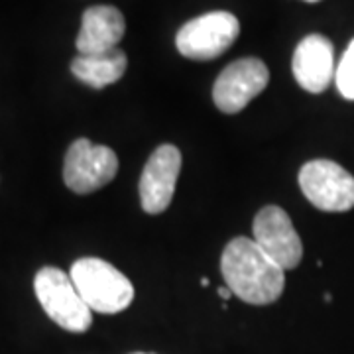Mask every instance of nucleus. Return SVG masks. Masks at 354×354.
I'll list each match as a JSON object with an SVG mask.
<instances>
[{
    "label": "nucleus",
    "mask_w": 354,
    "mask_h": 354,
    "mask_svg": "<svg viewBox=\"0 0 354 354\" xmlns=\"http://www.w3.org/2000/svg\"><path fill=\"white\" fill-rule=\"evenodd\" d=\"M127 22L124 16L114 6H91L83 14L81 32L77 36L79 55H95L116 48L124 38Z\"/></svg>",
    "instance_id": "obj_11"
},
{
    "label": "nucleus",
    "mask_w": 354,
    "mask_h": 354,
    "mask_svg": "<svg viewBox=\"0 0 354 354\" xmlns=\"http://www.w3.org/2000/svg\"><path fill=\"white\" fill-rule=\"evenodd\" d=\"M118 171L116 153L101 146L93 144L87 138L75 140L65 156L64 181L69 189L77 195H88L111 183Z\"/></svg>",
    "instance_id": "obj_6"
},
{
    "label": "nucleus",
    "mask_w": 354,
    "mask_h": 354,
    "mask_svg": "<svg viewBox=\"0 0 354 354\" xmlns=\"http://www.w3.org/2000/svg\"><path fill=\"white\" fill-rule=\"evenodd\" d=\"M337 88L346 101H354V39L348 44L335 73Z\"/></svg>",
    "instance_id": "obj_13"
},
{
    "label": "nucleus",
    "mask_w": 354,
    "mask_h": 354,
    "mask_svg": "<svg viewBox=\"0 0 354 354\" xmlns=\"http://www.w3.org/2000/svg\"><path fill=\"white\" fill-rule=\"evenodd\" d=\"M299 187L313 207L344 213L354 207V177L330 160H311L299 169Z\"/></svg>",
    "instance_id": "obj_5"
},
{
    "label": "nucleus",
    "mask_w": 354,
    "mask_h": 354,
    "mask_svg": "<svg viewBox=\"0 0 354 354\" xmlns=\"http://www.w3.org/2000/svg\"><path fill=\"white\" fill-rule=\"evenodd\" d=\"M216 293H218V295L223 297V301H225V304H227L228 299H230V297L234 295V293L230 291V288H228V286H223V288H218V290H216Z\"/></svg>",
    "instance_id": "obj_14"
},
{
    "label": "nucleus",
    "mask_w": 354,
    "mask_h": 354,
    "mask_svg": "<svg viewBox=\"0 0 354 354\" xmlns=\"http://www.w3.org/2000/svg\"><path fill=\"white\" fill-rule=\"evenodd\" d=\"M127 67V53L114 48L95 55H77L71 62V73L88 87L104 88L124 75Z\"/></svg>",
    "instance_id": "obj_12"
},
{
    "label": "nucleus",
    "mask_w": 354,
    "mask_h": 354,
    "mask_svg": "<svg viewBox=\"0 0 354 354\" xmlns=\"http://www.w3.org/2000/svg\"><path fill=\"white\" fill-rule=\"evenodd\" d=\"M209 283H211V281H209V278H201L203 288H209Z\"/></svg>",
    "instance_id": "obj_15"
},
{
    "label": "nucleus",
    "mask_w": 354,
    "mask_h": 354,
    "mask_svg": "<svg viewBox=\"0 0 354 354\" xmlns=\"http://www.w3.org/2000/svg\"><path fill=\"white\" fill-rule=\"evenodd\" d=\"M39 305L53 323L69 333H85L93 325V311L83 301L75 283L64 270L46 266L34 278Z\"/></svg>",
    "instance_id": "obj_3"
},
{
    "label": "nucleus",
    "mask_w": 354,
    "mask_h": 354,
    "mask_svg": "<svg viewBox=\"0 0 354 354\" xmlns=\"http://www.w3.org/2000/svg\"><path fill=\"white\" fill-rule=\"evenodd\" d=\"M254 242L264 250L276 264L286 270H295L304 258V242L291 223L290 215L278 207H264L252 223Z\"/></svg>",
    "instance_id": "obj_7"
},
{
    "label": "nucleus",
    "mask_w": 354,
    "mask_h": 354,
    "mask_svg": "<svg viewBox=\"0 0 354 354\" xmlns=\"http://www.w3.org/2000/svg\"><path fill=\"white\" fill-rule=\"evenodd\" d=\"M69 276L91 311L113 315L124 311L134 299V286L130 279L101 258L77 260Z\"/></svg>",
    "instance_id": "obj_2"
},
{
    "label": "nucleus",
    "mask_w": 354,
    "mask_h": 354,
    "mask_svg": "<svg viewBox=\"0 0 354 354\" xmlns=\"http://www.w3.org/2000/svg\"><path fill=\"white\" fill-rule=\"evenodd\" d=\"M291 71L307 93H323L337 73L333 44L321 34H309L295 48Z\"/></svg>",
    "instance_id": "obj_10"
},
{
    "label": "nucleus",
    "mask_w": 354,
    "mask_h": 354,
    "mask_svg": "<svg viewBox=\"0 0 354 354\" xmlns=\"http://www.w3.org/2000/svg\"><path fill=\"white\" fill-rule=\"evenodd\" d=\"M241 34V22L234 14H203L189 20L177 32L176 46L181 55L195 62H209L223 55Z\"/></svg>",
    "instance_id": "obj_4"
},
{
    "label": "nucleus",
    "mask_w": 354,
    "mask_h": 354,
    "mask_svg": "<svg viewBox=\"0 0 354 354\" xmlns=\"http://www.w3.org/2000/svg\"><path fill=\"white\" fill-rule=\"evenodd\" d=\"M270 83V71L262 59L244 57L232 62L216 77L213 101L221 113L236 114L258 97Z\"/></svg>",
    "instance_id": "obj_8"
},
{
    "label": "nucleus",
    "mask_w": 354,
    "mask_h": 354,
    "mask_svg": "<svg viewBox=\"0 0 354 354\" xmlns=\"http://www.w3.org/2000/svg\"><path fill=\"white\" fill-rule=\"evenodd\" d=\"M305 2H319V0H305Z\"/></svg>",
    "instance_id": "obj_16"
},
{
    "label": "nucleus",
    "mask_w": 354,
    "mask_h": 354,
    "mask_svg": "<svg viewBox=\"0 0 354 354\" xmlns=\"http://www.w3.org/2000/svg\"><path fill=\"white\" fill-rule=\"evenodd\" d=\"M221 272L230 291L250 305L278 301L286 288V272L254 242L236 236L221 256Z\"/></svg>",
    "instance_id": "obj_1"
},
{
    "label": "nucleus",
    "mask_w": 354,
    "mask_h": 354,
    "mask_svg": "<svg viewBox=\"0 0 354 354\" xmlns=\"http://www.w3.org/2000/svg\"><path fill=\"white\" fill-rule=\"evenodd\" d=\"M181 169V152L174 144L156 148L140 176V203L150 215H160L169 207Z\"/></svg>",
    "instance_id": "obj_9"
},
{
    "label": "nucleus",
    "mask_w": 354,
    "mask_h": 354,
    "mask_svg": "<svg viewBox=\"0 0 354 354\" xmlns=\"http://www.w3.org/2000/svg\"><path fill=\"white\" fill-rule=\"evenodd\" d=\"M132 354H148V353H132Z\"/></svg>",
    "instance_id": "obj_17"
}]
</instances>
